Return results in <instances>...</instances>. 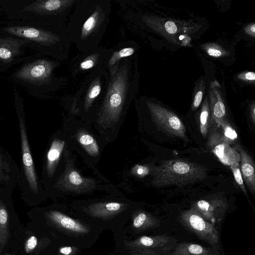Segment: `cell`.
<instances>
[{
	"instance_id": "cell-1",
	"label": "cell",
	"mask_w": 255,
	"mask_h": 255,
	"mask_svg": "<svg viewBox=\"0 0 255 255\" xmlns=\"http://www.w3.org/2000/svg\"><path fill=\"white\" fill-rule=\"evenodd\" d=\"M67 28L79 53L99 46L110 21V0H77Z\"/></svg>"
},
{
	"instance_id": "cell-2",
	"label": "cell",
	"mask_w": 255,
	"mask_h": 255,
	"mask_svg": "<svg viewBox=\"0 0 255 255\" xmlns=\"http://www.w3.org/2000/svg\"><path fill=\"white\" fill-rule=\"evenodd\" d=\"M131 57L121 60L110 72V78L99 108L97 122L105 127L116 124L135 92Z\"/></svg>"
},
{
	"instance_id": "cell-3",
	"label": "cell",
	"mask_w": 255,
	"mask_h": 255,
	"mask_svg": "<svg viewBox=\"0 0 255 255\" xmlns=\"http://www.w3.org/2000/svg\"><path fill=\"white\" fill-rule=\"evenodd\" d=\"M207 169L184 159L164 160L152 170L153 185L157 187L182 186L207 178Z\"/></svg>"
},
{
	"instance_id": "cell-4",
	"label": "cell",
	"mask_w": 255,
	"mask_h": 255,
	"mask_svg": "<svg viewBox=\"0 0 255 255\" xmlns=\"http://www.w3.org/2000/svg\"><path fill=\"white\" fill-rule=\"evenodd\" d=\"M7 32L12 35L31 40L45 47L56 48L68 59V54L71 41L68 30L59 32L29 26H14L4 28Z\"/></svg>"
},
{
	"instance_id": "cell-5",
	"label": "cell",
	"mask_w": 255,
	"mask_h": 255,
	"mask_svg": "<svg viewBox=\"0 0 255 255\" xmlns=\"http://www.w3.org/2000/svg\"><path fill=\"white\" fill-rule=\"evenodd\" d=\"M113 48L98 46L86 52L79 53L70 62V75L75 80L83 76L84 79L94 72L106 68Z\"/></svg>"
},
{
	"instance_id": "cell-6",
	"label": "cell",
	"mask_w": 255,
	"mask_h": 255,
	"mask_svg": "<svg viewBox=\"0 0 255 255\" xmlns=\"http://www.w3.org/2000/svg\"><path fill=\"white\" fill-rule=\"evenodd\" d=\"M110 76L106 68L100 69L89 75L76 93V97H82L83 108L86 112L96 101L102 100L106 92Z\"/></svg>"
},
{
	"instance_id": "cell-7",
	"label": "cell",
	"mask_w": 255,
	"mask_h": 255,
	"mask_svg": "<svg viewBox=\"0 0 255 255\" xmlns=\"http://www.w3.org/2000/svg\"><path fill=\"white\" fill-rule=\"evenodd\" d=\"M146 105L159 130L169 136L187 140L185 126L174 113L150 101H147Z\"/></svg>"
},
{
	"instance_id": "cell-8",
	"label": "cell",
	"mask_w": 255,
	"mask_h": 255,
	"mask_svg": "<svg viewBox=\"0 0 255 255\" xmlns=\"http://www.w3.org/2000/svg\"><path fill=\"white\" fill-rule=\"evenodd\" d=\"M179 220L187 229L213 248L218 245L220 233L215 225L206 221L191 208L182 212Z\"/></svg>"
},
{
	"instance_id": "cell-9",
	"label": "cell",
	"mask_w": 255,
	"mask_h": 255,
	"mask_svg": "<svg viewBox=\"0 0 255 255\" xmlns=\"http://www.w3.org/2000/svg\"><path fill=\"white\" fill-rule=\"evenodd\" d=\"M59 64L46 59L36 60L22 66L16 72L15 77L38 85L49 84L52 82L54 70Z\"/></svg>"
},
{
	"instance_id": "cell-10",
	"label": "cell",
	"mask_w": 255,
	"mask_h": 255,
	"mask_svg": "<svg viewBox=\"0 0 255 255\" xmlns=\"http://www.w3.org/2000/svg\"><path fill=\"white\" fill-rule=\"evenodd\" d=\"M232 143L223 136L220 130L213 129L210 131L207 141V147L225 165L239 163L241 156L237 150L230 144Z\"/></svg>"
},
{
	"instance_id": "cell-11",
	"label": "cell",
	"mask_w": 255,
	"mask_h": 255,
	"mask_svg": "<svg viewBox=\"0 0 255 255\" xmlns=\"http://www.w3.org/2000/svg\"><path fill=\"white\" fill-rule=\"evenodd\" d=\"M228 208L226 199L219 196L199 200L193 203L191 207L214 225L223 220Z\"/></svg>"
},
{
	"instance_id": "cell-12",
	"label": "cell",
	"mask_w": 255,
	"mask_h": 255,
	"mask_svg": "<svg viewBox=\"0 0 255 255\" xmlns=\"http://www.w3.org/2000/svg\"><path fill=\"white\" fill-rule=\"evenodd\" d=\"M77 0H38L24 7L40 15H52L67 20V17Z\"/></svg>"
},
{
	"instance_id": "cell-13",
	"label": "cell",
	"mask_w": 255,
	"mask_h": 255,
	"mask_svg": "<svg viewBox=\"0 0 255 255\" xmlns=\"http://www.w3.org/2000/svg\"><path fill=\"white\" fill-rule=\"evenodd\" d=\"M176 239L165 235L141 236L132 241L125 242L129 249L136 248L150 250L166 255L177 244Z\"/></svg>"
},
{
	"instance_id": "cell-14",
	"label": "cell",
	"mask_w": 255,
	"mask_h": 255,
	"mask_svg": "<svg viewBox=\"0 0 255 255\" xmlns=\"http://www.w3.org/2000/svg\"><path fill=\"white\" fill-rule=\"evenodd\" d=\"M56 186L64 191L83 193L93 189L95 187V181L92 178L81 176L69 164L63 176L57 181Z\"/></svg>"
},
{
	"instance_id": "cell-15",
	"label": "cell",
	"mask_w": 255,
	"mask_h": 255,
	"mask_svg": "<svg viewBox=\"0 0 255 255\" xmlns=\"http://www.w3.org/2000/svg\"><path fill=\"white\" fill-rule=\"evenodd\" d=\"M22 160L26 179L32 191L37 193L38 191V182L34 165L31 154L24 120L19 117Z\"/></svg>"
},
{
	"instance_id": "cell-16",
	"label": "cell",
	"mask_w": 255,
	"mask_h": 255,
	"mask_svg": "<svg viewBox=\"0 0 255 255\" xmlns=\"http://www.w3.org/2000/svg\"><path fill=\"white\" fill-rule=\"evenodd\" d=\"M209 105L212 121L219 127L226 120V108L221 87L217 81L210 82L208 92Z\"/></svg>"
},
{
	"instance_id": "cell-17",
	"label": "cell",
	"mask_w": 255,
	"mask_h": 255,
	"mask_svg": "<svg viewBox=\"0 0 255 255\" xmlns=\"http://www.w3.org/2000/svg\"><path fill=\"white\" fill-rule=\"evenodd\" d=\"M241 156L240 168L242 178L249 191L254 196L255 194V165L251 156L240 144L235 148Z\"/></svg>"
},
{
	"instance_id": "cell-18",
	"label": "cell",
	"mask_w": 255,
	"mask_h": 255,
	"mask_svg": "<svg viewBox=\"0 0 255 255\" xmlns=\"http://www.w3.org/2000/svg\"><path fill=\"white\" fill-rule=\"evenodd\" d=\"M46 216L52 223L67 231L80 234L90 232L83 224L59 211H50L46 213Z\"/></svg>"
},
{
	"instance_id": "cell-19",
	"label": "cell",
	"mask_w": 255,
	"mask_h": 255,
	"mask_svg": "<svg viewBox=\"0 0 255 255\" xmlns=\"http://www.w3.org/2000/svg\"><path fill=\"white\" fill-rule=\"evenodd\" d=\"M127 205L117 202H105L93 203L88 205L86 212L94 217L106 219L122 212Z\"/></svg>"
},
{
	"instance_id": "cell-20",
	"label": "cell",
	"mask_w": 255,
	"mask_h": 255,
	"mask_svg": "<svg viewBox=\"0 0 255 255\" xmlns=\"http://www.w3.org/2000/svg\"><path fill=\"white\" fill-rule=\"evenodd\" d=\"M166 255H220L218 249L192 243L176 244Z\"/></svg>"
},
{
	"instance_id": "cell-21",
	"label": "cell",
	"mask_w": 255,
	"mask_h": 255,
	"mask_svg": "<svg viewBox=\"0 0 255 255\" xmlns=\"http://www.w3.org/2000/svg\"><path fill=\"white\" fill-rule=\"evenodd\" d=\"M29 40L0 37V61L9 62L20 52L21 46Z\"/></svg>"
},
{
	"instance_id": "cell-22",
	"label": "cell",
	"mask_w": 255,
	"mask_h": 255,
	"mask_svg": "<svg viewBox=\"0 0 255 255\" xmlns=\"http://www.w3.org/2000/svg\"><path fill=\"white\" fill-rule=\"evenodd\" d=\"M160 225L159 220L145 211H138L132 216V228L136 233L157 228Z\"/></svg>"
},
{
	"instance_id": "cell-23",
	"label": "cell",
	"mask_w": 255,
	"mask_h": 255,
	"mask_svg": "<svg viewBox=\"0 0 255 255\" xmlns=\"http://www.w3.org/2000/svg\"><path fill=\"white\" fill-rule=\"evenodd\" d=\"M65 142L60 139H54L49 147L46 156V170L49 177L54 174Z\"/></svg>"
},
{
	"instance_id": "cell-24",
	"label": "cell",
	"mask_w": 255,
	"mask_h": 255,
	"mask_svg": "<svg viewBox=\"0 0 255 255\" xmlns=\"http://www.w3.org/2000/svg\"><path fill=\"white\" fill-rule=\"evenodd\" d=\"M136 48L133 44L128 42L122 44V47L113 48V51L107 62L106 68L108 72L111 71L122 59L131 57L135 52Z\"/></svg>"
},
{
	"instance_id": "cell-25",
	"label": "cell",
	"mask_w": 255,
	"mask_h": 255,
	"mask_svg": "<svg viewBox=\"0 0 255 255\" xmlns=\"http://www.w3.org/2000/svg\"><path fill=\"white\" fill-rule=\"evenodd\" d=\"M9 237L8 214L5 205L0 200V254Z\"/></svg>"
},
{
	"instance_id": "cell-26",
	"label": "cell",
	"mask_w": 255,
	"mask_h": 255,
	"mask_svg": "<svg viewBox=\"0 0 255 255\" xmlns=\"http://www.w3.org/2000/svg\"><path fill=\"white\" fill-rule=\"evenodd\" d=\"M77 139L89 154L94 157L99 154V145L91 135L84 131H80L77 135Z\"/></svg>"
},
{
	"instance_id": "cell-27",
	"label": "cell",
	"mask_w": 255,
	"mask_h": 255,
	"mask_svg": "<svg viewBox=\"0 0 255 255\" xmlns=\"http://www.w3.org/2000/svg\"><path fill=\"white\" fill-rule=\"evenodd\" d=\"M210 116L208 98L206 97L202 106L200 115V130L202 135L204 137H206L209 130Z\"/></svg>"
},
{
	"instance_id": "cell-28",
	"label": "cell",
	"mask_w": 255,
	"mask_h": 255,
	"mask_svg": "<svg viewBox=\"0 0 255 255\" xmlns=\"http://www.w3.org/2000/svg\"><path fill=\"white\" fill-rule=\"evenodd\" d=\"M218 127L221 128L222 134L232 143L237 138V133L227 121L223 122Z\"/></svg>"
},
{
	"instance_id": "cell-29",
	"label": "cell",
	"mask_w": 255,
	"mask_h": 255,
	"mask_svg": "<svg viewBox=\"0 0 255 255\" xmlns=\"http://www.w3.org/2000/svg\"><path fill=\"white\" fill-rule=\"evenodd\" d=\"M230 168L231 169V170L233 172V174L234 176V178L237 183V184L239 185L241 189H242L243 193L248 197H249L247 191L246 190L243 179L242 178V176L241 173L240 168V164L239 163H234L230 166Z\"/></svg>"
},
{
	"instance_id": "cell-30",
	"label": "cell",
	"mask_w": 255,
	"mask_h": 255,
	"mask_svg": "<svg viewBox=\"0 0 255 255\" xmlns=\"http://www.w3.org/2000/svg\"><path fill=\"white\" fill-rule=\"evenodd\" d=\"M198 86V88H197L193 98L192 104V109L193 110H196L200 106L202 101L205 88L204 81H201Z\"/></svg>"
},
{
	"instance_id": "cell-31",
	"label": "cell",
	"mask_w": 255,
	"mask_h": 255,
	"mask_svg": "<svg viewBox=\"0 0 255 255\" xmlns=\"http://www.w3.org/2000/svg\"><path fill=\"white\" fill-rule=\"evenodd\" d=\"M205 49L208 55L214 57H220L226 54L222 47L215 44L206 45Z\"/></svg>"
},
{
	"instance_id": "cell-32",
	"label": "cell",
	"mask_w": 255,
	"mask_h": 255,
	"mask_svg": "<svg viewBox=\"0 0 255 255\" xmlns=\"http://www.w3.org/2000/svg\"><path fill=\"white\" fill-rule=\"evenodd\" d=\"M130 250L131 255H166L159 252L146 249L133 248Z\"/></svg>"
},
{
	"instance_id": "cell-33",
	"label": "cell",
	"mask_w": 255,
	"mask_h": 255,
	"mask_svg": "<svg viewBox=\"0 0 255 255\" xmlns=\"http://www.w3.org/2000/svg\"><path fill=\"white\" fill-rule=\"evenodd\" d=\"M133 174L139 177H143L149 173V168L145 166L136 165L132 169Z\"/></svg>"
},
{
	"instance_id": "cell-34",
	"label": "cell",
	"mask_w": 255,
	"mask_h": 255,
	"mask_svg": "<svg viewBox=\"0 0 255 255\" xmlns=\"http://www.w3.org/2000/svg\"><path fill=\"white\" fill-rule=\"evenodd\" d=\"M37 239L34 236H31L28 239L25 244V251L26 253L32 252L36 247Z\"/></svg>"
},
{
	"instance_id": "cell-35",
	"label": "cell",
	"mask_w": 255,
	"mask_h": 255,
	"mask_svg": "<svg viewBox=\"0 0 255 255\" xmlns=\"http://www.w3.org/2000/svg\"><path fill=\"white\" fill-rule=\"evenodd\" d=\"M78 249L75 247L66 246L59 249L58 255H75Z\"/></svg>"
},
{
	"instance_id": "cell-36",
	"label": "cell",
	"mask_w": 255,
	"mask_h": 255,
	"mask_svg": "<svg viewBox=\"0 0 255 255\" xmlns=\"http://www.w3.org/2000/svg\"><path fill=\"white\" fill-rule=\"evenodd\" d=\"M165 30L169 34H175L177 31V26L176 24L171 21H168L164 25Z\"/></svg>"
},
{
	"instance_id": "cell-37",
	"label": "cell",
	"mask_w": 255,
	"mask_h": 255,
	"mask_svg": "<svg viewBox=\"0 0 255 255\" xmlns=\"http://www.w3.org/2000/svg\"><path fill=\"white\" fill-rule=\"evenodd\" d=\"M238 77L243 80L250 82L254 81L255 80V73L254 72H247L241 74Z\"/></svg>"
},
{
	"instance_id": "cell-38",
	"label": "cell",
	"mask_w": 255,
	"mask_h": 255,
	"mask_svg": "<svg viewBox=\"0 0 255 255\" xmlns=\"http://www.w3.org/2000/svg\"><path fill=\"white\" fill-rule=\"evenodd\" d=\"M255 104H253V105L251 106V107L250 109V112H251V119H252V122L254 123V124H255Z\"/></svg>"
},
{
	"instance_id": "cell-39",
	"label": "cell",
	"mask_w": 255,
	"mask_h": 255,
	"mask_svg": "<svg viewBox=\"0 0 255 255\" xmlns=\"http://www.w3.org/2000/svg\"><path fill=\"white\" fill-rule=\"evenodd\" d=\"M250 30L247 31L248 33H250L251 34L255 35V24H253L252 25L249 26Z\"/></svg>"
},
{
	"instance_id": "cell-40",
	"label": "cell",
	"mask_w": 255,
	"mask_h": 255,
	"mask_svg": "<svg viewBox=\"0 0 255 255\" xmlns=\"http://www.w3.org/2000/svg\"><path fill=\"white\" fill-rule=\"evenodd\" d=\"M1 165H2V157H1V155L0 154V174H1Z\"/></svg>"
}]
</instances>
